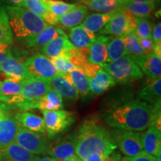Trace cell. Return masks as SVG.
<instances>
[{"label":"cell","mask_w":161,"mask_h":161,"mask_svg":"<svg viewBox=\"0 0 161 161\" xmlns=\"http://www.w3.org/2000/svg\"><path fill=\"white\" fill-rule=\"evenodd\" d=\"M76 150V134H70L60 136L49 143L47 154L54 160H64L75 155Z\"/></svg>","instance_id":"obj_13"},{"label":"cell","mask_w":161,"mask_h":161,"mask_svg":"<svg viewBox=\"0 0 161 161\" xmlns=\"http://www.w3.org/2000/svg\"><path fill=\"white\" fill-rule=\"evenodd\" d=\"M49 83L51 88L55 90L62 97H64L66 99L75 101L79 97L75 88L60 74L55 75Z\"/></svg>","instance_id":"obj_25"},{"label":"cell","mask_w":161,"mask_h":161,"mask_svg":"<svg viewBox=\"0 0 161 161\" xmlns=\"http://www.w3.org/2000/svg\"><path fill=\"white\" fill-rule=\"evenodd\" d=\"M50 60H51L53 66H55L57 72L61 75H67V74H69L74 69H75L76 67L73 64L70 63L69 60L62 58H51Z\"/></svg>","instance_id":"obj_39"},{"label":"cell","mask_w":161,"mask_h":161,"mask_svg":"<svg viewBox=\"0 0 161 161\" xmlns=\"http://www.w3.org/2000/svg\"><path fill=\"white\" fill-rule=\"evenodd\" d=\"M19 126L31 131L45 134L46 132L43 119L29 112L18 113L14 115Z\"/></svg>","instance_id":"obj_23"},{"label":"cell","mask_w":161,"mask_h":161,"mask_svg":"<svg viewBox=\"0 0 161 161\" xmlns=\"http://www.w3.org/2000/svg\"><path fill=\"white\" fill-rule=\"evenodd\" d=\"M12 33L18 38L31 37L49 25L43 19L23 7L5 6Z\"/></svg>","instance_id":"obj_3"},{"label":"cell","mask_w":161,"mask_h":161,"mask_svg":"<svg viewBox=\"0 0 161 161\" xmlns=\"http://www.w3.org/2000/svg\"><path fill=\"white\" fill-rule=\"evenodd\" d=\"M121 1H122V3H123V2L125 1V0H121Z\"/></svg>","instance_id":"obj_52"},{"label":"cell","mask_w":161,"mask_h":161,"mask_svg":"<svg viewBox=\"0 0 161 161\" xmlns=\"http://www.w3.org/2000/svg\"><path fill=\"white\" fill-rule=\"evenodd\" d=\"M96 37L94 33L86 31L80 25H78L70 29L68 38H69V41L75 47L82 49L89 48Z\"/></svg>","instance_id":"obj_28"},{"label":"cell","mask_w":161,"mask_h":161,"mask_svg":"<svg viewBox=\"0 0 161 161\" xmlns=\"http://www.w3.org/2000/svg\"><path fill=\"white\" fill-rule=\"evenodd\" d=\"M138 40L141 47L146 52L147 54H150L154 52V44L152 38H144V39L138 38Z\"/></svg>","instance_id":"obj_41"},{"label":"cell","mask_w":161,"mask_h":161,"mask_svg":"<svg viewBox=\"0 0 161 161\" xmlns=\"http://www.w3.org/2000/svg\"><path fill=\"white\" fill-rule=\"evenodd\" d=\"M89 57V48L78 49L74 46L69 52V57L68 60L76 67L82 68L88 61Z\"/></svg>","instance_id":"obj_37"},{"label":"cell","mask_w":161,"mask_h":161,"mask_svg":"<svg viewBox=\"0 0 161 161\" xmlns=\"http://www.w3.org/2000/svg\"><path fill=\"white\" fill-rule=\"evenodd\" d=\"M104 161H119L117 159H115L114 158H110V157H108V158H107Z\"/></svg>","instance_id":"obj_50"},{"label":"cell","mask_w":161,"mask_h":161,"mask_svg":"<svg viewBox=\"0 0 161 161\" xmlns=\"http://www.w3.org/2000/svg\"><path fill=\"white\" fill-rule=\"evenodd\" d=\"M0 73L7 78L21 81L31 78L24 63L15 58L12 53L0 64Z\"/></svg>","instance_id":"obj_15"},{"label":"cell","mask_w":161,"mask_h":161,"mask_svg":"<svg viewBox=\"0 0 161 161\" xmlns=\"http://www.w3.org/2000/svg\"><path fill=\"white\" fill-rule=\"evenodd\" d=\"M43 5L51 13L57 17H60L72 11L77 4H70L61 0H42Z\"/></svg>","instance_id":"obj_35"},{"label":"cell","mask_w":161,"mask_h":161,"mask_svg":"<svg viewBox=\"0 0 161 161\" xmlns=\"http://www.w3.org/2000/svg\"><path fill=\"white\" fill-rule=\"evenodd\" d=\"M23 81L7 78L1 83V94L3 102L14 105L22 101Z\"/></svg>","instance_id":"obj_18"},{"label":"cell","mask_w":161,"mask_h":161,"mask_svg":"<svg viewBox=\"0 0 161 161\" xmlns=\"http://www.w3.org/2000/svg\"><path fill=\"white\" fill-rule=\"evenodd\" d=\"M50 89L51 86L48 81L32 77L28 78L23 81L22 101L11 106L14 107L21 111L37 108L39 100Z\"/></svg>","instance_id":"obj_5"},{"label":"cell","mask_w":161,"mask_h":161,"mask_svg":"<svg viewBox=\"0 0 161 161\" xmlns=\"http://www.w3.org/2000/svg\"><path fill=\"white\" fill-rule=\"evenodd\" d=\"M84 5L98 14H114L122 9V2L121 0H95Z\"/></svg>","instance_id":"obj_31"},{"label":"cell","mask_w":161,"mask_h":161,"mask_svg":"<svg viewBox=\"0 0 161 161\" xmlns=\"http://www.w3.org/2000/svg\"><path fill=\"white\" fill-rule=\"evenodd\" d=\"M14 142L33 154L47 152L49 142L43 134L31 131L19 126Z\"/></svg>","instance_id":"obj_12"},{"label":"cell","mask_w":161,"mask_h":161,"mask_svg":"<svg viewBox=\"0 0 161 161\" xmlns=\"http://www.w3.org/2000/svg\"><path fill=\"white\" fill-rule=\"evenodd\" d=\"M152 39L154 42V48H161V23H158L153 26Z\"/></svg>","instance_id":"obj_40"},{"label":"cell","mask_w":161,"mask_h":161,"mask_svg":"<svg viewBox=\"0 0 161 161\" xmlns=\"http://www.w3.org/2000/svg\"><path fill=\"white\" fill-rule=\"evenodd\" d=\"M88 78L90 92L98 96L115 85L113 78L100 65L87 62L81 68Z\"/></svg>","instance_id":"obj_7"},{"label":"cell","mask_w":161,"mask_h":161,"mask_svg":"<svg viewBox=\"0 0 161 161\" xmlns=\"http://www.w3.org/2000/svg\"><path fill=\"white\" fill-rule=\"evenodd\" d=\"M153 106L137 99L119 102L106 110L104 120L116 129L142 131L150 126Z\"/></svg>","instance_id":"obj_1"},{"label":"cell","mask_w":161,"mask_h":161,"mask_svg":"<svg viewBox=\"0 0 161 161\" xmlns=\"http://www.w3.org/2000/svg\"><path fill=\"white\" fill-rule=\"evenodd\" d=\"M0 3L6 4L7 6H17L23 7L24 0H0Z\"/></svg>","instance_id":"obj_44"},{"label":"cell","mask_w":161,"mask_h":161,"mask_svg":"<svg viewBox=\"0 0 161 161\" xmlns=\"http://www.w3.org/2000/svg\"><path fill=\"white\" fill-rule=\"evenodd\" d=\"M89 15V9L84 5H77L72 11L58 18V24L66 29L80 25Z\"/></svg>","instance_id":"obj_22"},{"label":"cell","mask_w":161,"mask_h":161,"mask_svg":"<svg viewBox=\"0 0 161 161\" xmlns=\"http://www.w3.org/2000/svg\"><path fill=\"white\" fill-rule=\"evenodd\" d=\"M142 73H145L149 79L155 80L161 75V56L154 52L146 55L134 59Z\"/></svg>","instance_id":"obj_16"},{"label":"cell","mask_w":161,"mask_h":161,"mask_svg":"<svg viewBox=\"0 0 161 161\" xmlns=\"http://www.w3.org/2000/svg\"><path fill=\"white\" fill-rule=\"evenodd\" d=\"M153 24L147 18L136 17V25L134 33L140 39L152 38Z\"/></svg>","instance_id":"obj_38"},{"label":"cell","mask_w":161,"mask_h":161,"mask_svg":"<svg viewBox=\"0 0 161 161\" xmlns=\"http://www.w3.org/2000/svg\"><path fill=\"white\" fill-rule=\"evenodd\" d=\"M110 38V36L105 35H99L95 37L89 46L88 61L90 63L102 66L108 62V43Z\"/></svg>","instance_id":"obj_17"},{"label":"cell","mask_w":161,"mask_h":161,"mask_svg":"<svg viewBox=\"0 0 161 161\" xmlns=\"http://www.w3.org/2000/svg\"><path fill=\"white\" fill-rule=\"evenodd\" d=\"M101 66L117 84L131 83L143 77V73L139 66L128 55L115 61L104 63Z\"/></svg>","instance_id":"obj_4"},{"label":"cell","mask_w":161,"mask_h":161,"mask_svg":"<svg viewBox=\"0 0 161 161\" xmlns=\"http://www.w3.org/2000/svg\"><path fill=\"white\" fill-rule=\"evenodd\" d=\"M136 17L125 9L114 14L112 19L99 31L100 35H109L115 37H124L133 33L136 28Z\"/></svg>","instance_id":"obj_6"},{"label":"cell","mask_w":161,"mask_h":161,"mask_svg":"<svg viewBox=\"0 0 161 161\" xmlns=\"http://www.w3.org/2000/svg\"><path fill=\"white\" fill-rule=\"evenodd\" d=\"M11 106L0 103V150L14 142L19 125L11 116Z\"/></svg>","instance_id":"obj_10"},{"label":"cell","mask_w":161,"mask_h":161,"mask_svg":"<svg viewBox=\"0 0 161 161\" xmlns=\"http://www.w3.org/2000/svg\"><path fill=\"white\" fill-rule=\"evenodd\" d=\"M111 136L116 147L128 158L137 156L144 152L142 150V134L131 130L116 129Z\"/></svg>","instance_id":"obj_9"},{"label":"cell","mask_w":161,"mask_h":161,"mask_svg":"<svg viewBox=\"0 0 161 161\" xmlns=\"http://www.w3.org/2000/svg\"><path fill=\"white\" fill-rule=\"evenodd\" d=\"M74 46L69 41L66 34L58 36L52 40L51 42L46 44L43 47L40 48L42 54L47 58H62L64 59H69V52Z\"/></svg>","instance_id":"obj_14"},{"label":"cell","mask_w":161,"mask_h":161,"mask_svg":"<svg viewBox=\"0 0 161 161\" xmlns=\"http://www.w3.org/2000/svg\"><path fill=\"white\" fill-rule=\"evenodd\" d=\"M123 40L127 55H129L133 60L147 55L146 52L141 47L138 37L134 32L124 37Z\"/></svg>","instance_id":"obj_34"},{"label":"cell","mask_w":161,"mask_h":161,"mask_svg":"<svg viewBox=\"0 0 161 161\" xmlns=\"http://www.w3.org/2000/svg\"><path fill=\"white\" fill-rule=\"evenodd\" d=\"M142 150L146 154L156 157L161 152V130L150 126L142 134Z\"/></svg>","instance_id":"obj_20"},{"label":"cell","mask_w":161,"mask_h":161,"mask_svg":"<svg viewBox=\"0 0 161 161\" xmlns=\"http://www.w3.org/2000/svg\"><path fill=\"white\" fill-rule=\"evenodd\" d=\"M40 158L31 154L16 142L0 150V160L4 161H38Z\"/></svg>","instance_id":"obj_19"},{"label":"cell","mask_w":161,"mask_h":161,"mask_svg":"<svg viewBox=\"0 0 161 161\" xmlns=\"http://www.w3.org/2000/svg\"><path fill=\"white\" fill-rule=\"evenodd\" d=\"M122 161H157V160L155 157L142 152L139 155L133 157V158H128H128H124Z\"/></svg>","instance_id":"obj_42"},{"label":"cell","mask_w":161,"mask_h":161,"mask_svg":"<svg viewBox=\"0 0 161 161\" xmlns=\"http://www.w3.org/2000/svg\"><path fill=\"white\" fill-rule=\"evenodd\" d=\"M11 53V45H9V44H3V45H0V64L6 58L8 57Z\"/></svg>","instance_id":"obj_43"},{"label":"cell","mask_w":161,"mask_h":161,"mask_svg":"<svg viewBox=\"0 0 161 161\" xmlns=\"http://www.w3.org/2000/svg\"><path fill=\"white\" fill-rule=\"evenodd\" d=\"M23 8L43 19L47 24L58 25V17L46 8L42 0H24Z\"/></svg>","instance_id":"obj_26"},{"label":"cell","mask_w":161,"mask_h":161,"mask_svg":"<svg viewBox=\"0 0 161 161\" xmlns=\"http://www.w3.org/2000/svg\"><path fill=\"white\" fill-rule=\"evenodd\" d=\"M64 34L65 32L60 28H56L55 26L49 25L37 35L25 39V42L29 47H39L40 49L51 42L52 40Z\"/></svg>","instance_id":"obj_21"},{"label":"cell","mask_w":161,"mask_h":161,"mask_svg":"<svg viewBox=\"0 0 161 161\" xmlns=\"http://www.w3.org/2000/svg\"><path fill=\"white\" fill-rule=\"evenodd\" d=\"M42 113L46 130L49 138L64 132L75 120L74 113L65 110H43Z\"/></svg>","instance_id":"obj_8"},{"label":"cell","mask_w":161,"mask_h":161,"mask_svg":"<svg viewBox=\"0 0 161 161\" xmlns=\"http://www.w3.org/2000/svg\"><path fill=\"white\" fill-rule=\"evenodd\" d=\"M107 158L99 154H92L89 157H87L85 160L84 161H104Z\"/></svg>","instance_id":"obj_45"},{"label":"cell","mask_w":161,"mask_h":161,"mask_svg":"<svg viewBox=\"0 0 161 161\" xmlns=\"http://www.w3.org/2000/svg\"><path fill=\"white\" fill-rule=\"evenodd\" d=\"M75 1L79 3H82V4H84V5H86V4L92 3V2L95 1V0H75Z\"/></svg>","instance_id":"obj_49"},{"label":"cell","mask_w":161,"mask_h":161,"mask_svg":"<svg viewBox=\"0 0 161 161\" xmlns=\"http://www.w3.org/2000/svg\"><path fill=\"white\" fill-rule=\"evenodd\" d=\"M64 108L63 98L58 92L51 88L39 100L37 109L43 110H58Z\"/></svg>","instance_id":"obj_30"},{"label":"cell","mask_w":161,"mask_h":161,"mask_svg":"<svg viewBox=\"0 0 161 161\" xmlns=\"http://www.w3.org/2000/svg\"><path fill=\"white\" fill-rule=\"evenodd\" d=\"M160 0H125V3H160Z\"/></svg>","instance_id":"obj_46"},{"label":"cell","mask_w":161,"mask_h":161,"mask_svg":"<svg viewBox=\"0 0 161 161\" xmlns=\"http://www.w3.org/2000/svg\"><path fill=\"white\" fill-rule=\"evenodd\" d=\"M127 55L123 37H115L110 36L108 43V62L115 61Z\"/></svg>","instance_id":"obj_33"},{"label":"cell","mask_w":161,"mask_h":161,"mask_svg":"<svg viewBox=\"0 0 161 161\" xmlns=\"http://www.w3.org/2000/svg\"><path fill=\"white\" fill-rule=\"evenodd\" d=\"M57 161H83V160H80L77 155H74L72 157H70L69 158L64 159V160H58Z\"/></svg>","instance_id":"obj_47"},{"label":"cell","mask_w":161,"mask_h":161,"mask_svg":"<svg viewBox=\"0 0 161 161\" xmlns=\"http://www.w3.org/2000/svg\"><path fill=\"white\" fill-rule=\"evenodd\" d=\"M156 3H125L122 9H125L136 17H149L156 8Z\"/></svg>","instance_id":"obj_32"},{"label":"cell","mask_w":161,"mask_h":161,"mask_svg":"<svg viewBox=\"0 0 161 161\" xmlns=\"http://www.w3.org/2000/svg\"><path fill=\"white\" fill-rule=\"evenodd\" d=\"M13 42V33L9 24L8 17L5 7H0V45L9 44Z\"/></svg>","instance_id":"obj_36"},{"label":"cell","mask_w":161,"mask_h":161,"mask_svg":"<svg viewBox=\"0 0 161 161\" xmlns=\"http://www.w3.org/2000/svg\"><path fill=\"white\" fill-rule=\"evenodd\" d=\"M63 76L75 88L78 95L84 97L89 94V81L81 68L75 67L69 74Z\"/></svg>","instance_id":"obj_27"},{"label":"cell","mask_w":161,"mask_h":161,"mask_svg":"<svg viewBox=\"0 0 161 161\" xmlns=\"http://www.w3.org/2000/svg\"><path fill=\"white\" fill-rule=\"evenodd\" d=\"M116 148L111 134L97 118L84 119L78 128L76 135L77 156L85 160L92 154H99L108 158Z\"/></svg>","instance_id":"obj_2"},{"label":"cell","mask_w":161,"mask_h":161,"mask_svg":"<svg viewBox=\"0 0 161 161\" xmlns=\"http://www.w3.org/2000/svg\"><path fill=\"white\" fill-rule=\"evenodd\" d=\"M38 161H55V160L51 157H44L43 158H40Z\"/></svg>","instance_id":"obj_48"},{"label":"cell","mask_w":161,"mask_h":161,"mask_svg":"<svg viewBox=\"0 0 161 161\" xmlns=\"http://www.w3.org/2000/svg\"><path fill=\"white\" fill-rule=\"evenodd\" d=\"M1 83H2V81L0 80V102H3V96H2V94H1Z\"/></svg>","instance_id":"obj_51"},{"label":"cell","mask_w":161,"mask_h":161,"mask_svg":"<svg viewBox=\"0 0 161 161\" xmlns=\"http://www.w3.org/2000/svg\"><path fill=\"white\" fill-rule=\"evenodd\" d=\"M151 80V79H150ZM138 98L146 101L151 105H155L161 102V79L158 78L151 80L144 87H142L137 94ZM143 101V102H144Z\"/></svg>","instance_id":"obj_24"},{"label":"cell","mask_w":161,"mask_h":161,"mask_svg":"<svg viewBox=\"0 0 161 161\" xmlns=\"http://www.w3.org/2000/svg\"><path fill=\"white\" fill-rule=\"evenodd\" d=\"M24 65L32 78L49 82L58 72L51 60L43 54L37 53L25 60Z\"/></svg>","instance_id":"obj_11"},{"label":"cell","mask_w":161,"mask_h":161,"mask_svg":"<svg viewBox=\"0 0 161 161\" xmlns=\"http://www.w3.org/2000/svg\"><path fill=\"white\" fill-rule=\"evenodd\" d=\"M115 14V13H114ZM114 14H92L85 18L80 26L86 31L92 32H99L106 24L112 19Z\"/></svg>","instance_id":"obj_29"}]
</instances>
